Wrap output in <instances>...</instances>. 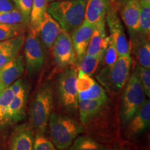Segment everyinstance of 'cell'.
I'll use <instances>...</instances> for the list:
<instances>
[{
  "label": "cell",
  "instance_id": "24",
  "mask_svg": "<svg viewBox=\"0 0 150 150\" xmlns=\"http://www.w3.org/2000/svg\"><path fill=\"white\" fill-rule=\"evenodd\" d=\"M48 0H33L32 8L29 18V27L36 29L47 12Z\"/></svg>",
  "mask_w": 150,
  "mask_h": 150
},
{
  "label": "cell",
  "instance_id": "11",
  "mask_svg": "<svg viewBox=\"0 0 150 150\" xmlns=\"http://www.w3.org/2000/svg\"><path fill=\"white\" fill-rule=\"evenodd\" d=\"M149 125L150 102L149 99H145L124 128L125 136L129 140L136 139L149 128Z\"/></svg>",
  "mask_w": 150,
  "mask_h": 150
},
{
  "label": "cell",
  "instance_id": "16",
  "mask_svg": "<svg viewBox=\"0 0 150 150\" xmlns=\"http://www.w3.org/2000/svg\"><path fill=\"white\" fill-rule=\"evenodd\" d=\"M131 38V51L134 54L138 64L150 69L149 36L138 32Z\"/></svg>",
  "mask_w": 150,
  "mask_h": 150
},
{
  "label": "cell",
  "instance_id": "7",
  "mask_svg": "<svg viewBox=\"0 0 150 150\" xmlns=\"http://www.w3.org/2000/svg\"><path fill=\"white\" fill-rule=\"evenodd\" d=\"M77 70L67 67L59 75L56 83V97L60 106L65 110L76 113L78 110V91L76 86Z\"/></svg>",
  "mask_w": 150,
  "mask_h": 150
},
{
  "label": "cell",
  "instance_id": "36",
  "mask_svg": "<svg viewBox=\"0 0 150 150\" xmlns=\"http://www.w3.org/2000/svg\"><path fill=\"white\" fill-rule=\"evenodd\" d=\"M17 8L13 0H0V12H9Z\"/></svg>",
  "mask_w": 150,
  "mask_h": 150
},
{
  "label": "cell",
  "instance_id": "34",
  "mask_svg": "<svg viewBox=\"0 0 150 150\" xmlns=\"http://www.w3.org/2000/svg\"><path fill=\"white\" fill-rule=\"evenodd\" d=\"M33 150H58L45 134L35 132Z\"/></svg>",
  "mask_w": 150,
  "mask_h": 150
},
{
  "label": "cell",
  "instance_id": "12",
  "mask_svg": "<svg viewBox=\"0 0 150 150\" xmlns=\"http://www.w3.org/2000/svg\"><path fill=\"white\" fill-rule=\"evenodd\" d=\"M94 30V26L83 20L77 29L71 33L73 48L75 53L74 64H76L86 53Z\"/></svg>",
  "mask_w": 150,
  "mask_h": 150
},
{
  "label": "cell",
  "instance_id": "43",
  "mask_svg": "<svg viewBox=\"0 0 150 150\" xmlns=\"http://www.w3.org/2000/svg\"><path fill=\"white\" fill-rule=\"evenodd\" d=\"M0 150H1V149H0Z\"/></svg>",
  "mask_w": 150,
  "mask_h": 150
},
{
  "label": "cell",
  "instance_id": "37",
  "mask_svg": "<svg viewBox=\"0 0 150 150\" xmlns=\"http://www.w3.org/2000/svg\"><path fill=\"white\" fill-rule=\"evenodd\" d=\"M122 0H108V7L117 11H119L122 6Z\"/></svg>",
  "mask_w": 150,
  "mask_h": 150
},
{
  "label": "cell",
  "instance_id": "18",
  "mask_svg": "<svg viewBox=\"0 0 150 150\" xmlns=\"http://www.w3.org/2000/svg\"><path fill=\"white\" fill-rule=\"evenodd\" d=\"M119 11L122 20L129 30L131 36L138 33L140 11L138 0H129L122 6Z\"/></svg>",
  "mask_w": 150,
  "mask_h": 150
},
{
  "label": "cell",
  "instance_id": "6",
  "mask_svg": "<svg viewBox=\"0 0 150 150\" xmlns=\"http://www.w3.org/2000/svg\"><path fill=\"white\" fill-rule=\"evenodd\" d=\"M145 93L135 71L124 87L120 104L121 125L123 129L145 101Z\"/></svg>",
  "mask_w": 150,
  "mask_h": 150
},
{
  "label": "cell",
  "instance_id": "35",
  "mask_svg": "<svg viewBox=\"0 0 150 150\" xmlns=\"http://www.w3.org/2000/svg\"><path fill=\"white\" fill-rule=\"evenodd\" d=\"M13 1L16 3L17 8L21 11L23 16L29 22L30 14H31V8H32L33 0H13Z\"/></svg>",
  "mask_w": 150,
  "mask_h": 150
},
{
  "label": "cell",
  "instance_id": "1",
  "mask_svg": "<svg viewBox=\"0 0 150 150\" xmlns=\"http://www.w3.org/2000/svg\"><path fill=\"white\" fill-rule=\"evenodd\" d=\"M85 0H63L52 1L47 11L59 22L61 29L71 35L84 20Z\"/></svg>",
  "mask_w": 150,
  "mask_h": 150
},
{
  "label": "cell",
  "instance_id": "26",
  "mask_svg": "<svg viewBox=\"0 0 150 150\" xmlns=\"http://www.w3.org/2000/svg\"><path fill=\"white\" fill-rule=\"evenodd\" d=\"M79 101L83 100H106L108 99L106 90L97 82L88 91L78 93Z\"/></svg>",
  "mask_w": 150,
  "mask_h": 150
},
{
  "label": "cell",
  "instance_id": "10",
  "mask_svg": "<svg viewBox=\"0 0 150 150\" xmlns=\"http://www.w3.org/2000/svg\"><path fill=\"white\" fill-rule=\"evenodd\" d=\"M118 11L108 6L105 20L107 22L110 31V36L115 45L118 56L130 55L131 48L122 24L118 16Z\"/></svg>",
  "mask_w": 150,
  "mask_h": 150
},
{
  "label": "cell",
  "instance_id": "32",
  "mask_svg": "<svg viewBox=\"0 0 150 150\" xmlns=\"http://www.w3.org/2000/svg\"><path fill=\"white\" fill-rule=\"evenodd\" d=\"M117 58L118 54L117 50H116L113 41L109 35V42H108V45L104 52V56H103L102 64H103L104 66H111L115 63Z\"/></svg>",
  "mask_w": 150,
  "mask_h": 150
},
{
  "label": "cell",
  "instance_id": "29",
  "mask_svg": "<svg viewBox=\"0 0 150 150\" xmlns=\"http://www.w3.org/2000/svg\"><path fill=\"white\" fill-rule=\"evenodd\" d=\"M138 32L149 36L150 34V6H140Z\"/></svg>",
  "mask_w": 150,
  "mask_h": 150
},
{
  "label": "cell",
  "instance_id": "30",
  "mask_svg": "<svg viewBox=\"0 0 150 150\" xmlns=\"http://www.w3.org/2000/svg\"><path fill=\"white\" fill-rule=\"evenodd\" d=\"M137 76L139 79L141 85L145 91V95L148 98L150 97V70L148 68L140 66L137 64L135 69Z\"/></svg>",
  "mask_w": 150,
  "mask_h": 150
},
{
  "label": "cell",
  "instance_id": "15",
  "mask_svg": "<svg viewBox=\"0 0 150 150\" xmlns=\"http://www.w3.org/2000/svg\"><path fill=\"white\" fill-rule=\"evenodd\" d=\"M24 65L23 56L18 55L0 68V92L21 76L24 70Z\"/></svg>",
  "mask_w": 150,
  "mask_h": 150
},
{
  "label": "cell",
  "instance_id": "41",
  "mask_svg": "<svg viewBox=\"0 0 150 150\" xmlns=\"http://www.w3.org/2000/svg\"><path fill=\"white\" fill-rule=\"evenodd\" d=\"M110 150H123V149H110Z\"/></svg>",
  "mask_w": 150,
  "mask_h": 150
},
{
  "label": "cell",
  "instance_id": "28",
  "mask_svg": "<svg viewBox=\"0 0 150 150\" xmlns=\"http://www.w3.org/2000/svg\"><path fill=\"white\" fill-rule=\"evenodd\" d=\"M25 25L0 24V41L8 40L25 33Z\"/></svg>",
  "mask_w": 150,
  "mask_h": 150
},
{
  "label": "cell",
  "instance_id": "33",
  "mask_svg": "<svg viewBox=\"0 0 150 150\" xmlns=\"http://www.w3.org/2000/svg\"><path fill=\"white\" fill-rule=\"evenodd\" d=\"M14 95L11 91L10 86L6 88L0 92V122L3 121L9 104Z\"/></svg>",
  "mask_w": 150,
  "mask_h": 150
},
{
  "label": "cell",
  "instance_id": "8",
  "mask_svg": "<svg viewBox=\"0 0 150 150\" xmlns=\"http://www.w3.org/2000/svg\"><path fill=\"white\" fill-rule=\"evenodd\" d=\"M24 56L28 74L34 76L44 65L45 54L37 30L29 27L24 40Z\"/></svg>",
  "mask_w": 150,
  "mask_h": 150
},
{
  "label": "cell",
  "instance_id": "23",
  "mask_svg": "<svg viewBox=\"0 0 150 150\" xmlns=\"http://www.w3.org/2000/svg\"><path fill=\"white\" fill-rule=\"evenodd\" d=\"M69 150H107V149L92 136H81L74 140Z\"/></svg>",
  "mask_w": 150,
  "mask_h": 150
},
{
  "label": "cell",
  "instance_id": "21",
  "mask_svg": "<svg viewBox=\"0 0 150 150\" xmlns=\"http://www.w3.org/2000/svg\"><path fill=\"white\" fill-rule=\"evenodd\" d=\"M27 99L26 87L20 93L15 95L9 104L6 112L4 120L7 122H18L24 117V109Z\"/></svg>",
  "mask_w": 150,
  "mask_h": 150
},
{
  "label": "cell",
  "instance_id": "39",
  "mask_svg": "<svg viewBox=\"0 0 150 150\" xmlns=\"http://www.w3.org/2000/svg\"><path fill=\"white\" fill-rule=\"evenodd\" d=\"M63 1V0H48L50 2H52V1Z\"/></svg>",
  "mask_w": 150,
  "mask_h": 150
},
{
  "label": "cell",
  "instance_id": "38",
  "mask_svg": "<svg viewBox=\"0 0 150 150\" xmlns=\"http://www.w3.org/2000/svg\"><path fill=\"white\" fill-rule=\"evenodd\" d=\"M140 6H150V0H138Z\"/></svg>",
  "mask_w": 150,
  "mask_h": 150
},
{
  "label": "cell",
  "instance_id": "22",
  "mask_svg": "<svg viewBox=\"0 0 150 150\" xmlns=\"http://www.w3.org/2000/svg\"><path fill=\"white\" fill-rule=\"evenodd\" d=\"M108 99L106 100L79 101L78 110L79 112L80 120L81 124H83L89 118H91L99 110L102 109L103 106L108 101Z\"/></svg>",
  "mask_w": 150,
  "mask_h": 150
},
{
  "label": "cell",
  "instance_id": "25",
  "mask_svg": "<svg viewBox=\"0 0 150 150\" xmlns=\"http://www.w3.org/2000/svg\"><path fill=\"white\" fill-rule=\"evenodd\" d=\"M102 63V60L99 58L86 54L76 63L78 65L77 70L92 76L97 72Z\"/></svg>",
  "mask_w": 150,
  "mask_h": 150
},
{
  "label": "cell",
  "instance_id": "5",
  "mask_svg": "<svg viewBox=\"0 0 150 150\" xmlns=\"http://www.w3.org/2000/svg\"><path fill=\"white\" fill-rule=\"evenodd\" d=\"M53 106V89L49 83L41 86L33 99L30 110L31 124L35 132L45 134Z\"/></svg>",
  "mask_w": 150,
  "mask_h": 150
},
{
  "label": "cell",
  "instance_id": "42",
  "mask_svg": "<svg viewBox=\"0 0 150 150\" xmlns=\"http://www.w3.org/2000/svg\"><path fill=\"white\" fill-rule=\"evenodd\" d=\"M85 1H87V0H85Z\"/></svg>",
  "mask_w": 150,
  "mask_h": 150
},
{
  "label": "cell",
  "instance_id": "17",
  "mask_svg": "<svg viewBox=\"0 0 150 150\" xmlns=\"http://www.w3.org/2000/svg\"><path fill=\"white\" fill-rule=\"evenodd\" d=\"M108 42L109 36L106 34L105 22H102L94 27L93 34L86 54L96 56L103 60V56Z\"/></svg>",
  "mask_w": 150,
  "mask_h": 150
},
{
  "label": "cell",
  "instance_id": "20",
  "mask_svg": "<svg viewBox=\"0 0 150 150\" xmlns=\"http://www.w3.org/2000/svg\"><path fill=\"white\" fill-rule=\"evenodd\" d=\"M24 34L0 41V68L18 56L19 52L24 45Z\"/></svg>",
  "mask_w": 150,
  "mask_h": 150
},
{
  "label": "cell",
  "instance_id": "27",
  "mask_svg": "<svg viewBox=\"0 0 150 150\" xmlns=\"http://www.w3.org/2000/svg\"><path fill=\"white\" fill-rule=\"evenodd\" d=\"M29 23V20L26 19L18 8L9 12H0V24H22L26 26Z\"/></svg>",
  "mask_w": 150,
  "mask_h": 150
},
{
  "label": "cell",
  "instance_id": "19",
  "mask_svg": "<svg viewBox=\"0 0 150 150\" xmlns=\"http://www.w3.org/2000/svg\"><path fill=\"white\" fill-rule=\"evenodd\" d=\"M108 0H87L86 4L84 20L95 27L105 22Z\"/></svg>",
  "mask_w": 150,
  "mask_h": 150
},
{
  "label": "cell",
  "instance_id": "2",
  "mask_svg": "<svg viewBox=\"0 0 150 150\" xmlns=\"http://www.w3.org/2000/svg\"><path fill=\"white\" fill-rule=\"evenodd\" d=\"M51 141L58 150H67L72 142L84 132L82 124L69 116L52 113L49 120Z\"/></svg>",
  "mask_w": 150,
  "mask_h": 150
},
{
  "label": "cell",
  "instance_id": "14",
  "mask_svg": "<svg viewBox=\"0 0 150 150\" xmlns=\"http://www.w3.org/2000/svg\"><path fill=\"white\" fill-rule=\"evenodd\" d=\"M34 129L31 123L17 127L11 136L10 150H33Z\"/></svg>",
  "mask_w": 150,
  "mask_h": 150
},
{
  "label": "cell",
  "instance_id": "13",
  "mask_svg": "<svg viewBox=\"0 0 150 150\" xmlns=\"http://www.w3.org/2000/svg\"><path fill=\"white\" fill-rule=\"evenodd\" d=\"M63 31L61 26L47 11L37 28V32L42 45L51 50L54 41Z\"/></svg>",
  "mask_w": 150,
  "mask_h": 150
},
{
  "label": "cell",
  "instance_id": "31",
  "mask_svg": "<svg viewBox=\"0 0 150 150\" xmlns=\"http://www.w3.org/2000/svg\"><path fill=\"white\" fill-rule=\"evenodd\" d=\"M95 81L92 78V76L82 72L81 71L77 70V77L76 80V86L78 93H83L91 89Z\"/></svg>",
  "mask_w": 150,
  "mask_h": 150
},
{
  "label": "cell",
  "instance_id": "3",
  "mask_svg": "<svg viewBox=\"0 0 150 150\" xmlns=\"http://www.w3.org/2000/svg\"><path fill=\"white\" fill-rule=\"evenodd\" d=\"M109 99L100 110L82 124L95 139L99 141H110L114 138L118 129L116 112L110 104Z\"/></svg>",
  "mask_w": 150,
  "mask_h": 150
},
{
  "label": "cell",
  "instance_id": "40",
  "mask_svg": "<svg viewBox=\"0 0 150 150\" xmlns=\"http://www.w3.org/2000/svg\"><path fill=\"white\" fill-rule=\"evenodd\" d=\"M129 1V0H122V6L124 4L126 3L127 1Z\"/></svg>",
  "mask_w": 150,
  "mask_h": 150
},
{
  "label": "cell",
  "instance_id": "4",
  "mask_svg": "<svg viewBox=\"0 0 150 150\" xmlns=\"http://www.w3.org/2000/svg\"><path fill=\"white\" fill-rule=\"evenodd\" d=\"M132 59L130 55L118 56L111 66H104L96 79L105 90L111 94L118 93L124 88L130 76Z\"/></svg>",
  "mask_w": 150,
  "mask_h": 150
},
{
  "label": "cell",
  "instance_id": "9",
  "mask_svg": "<svg viewBox=\"0 0 150 150\" xmlns=\"http://www.w3.org/2000/svg\"><path fill=\"white\" fill-rule=\"evenodd\" d=\"M51 50L54 62L59 69L65 70L74 64L76 57L69 33L62 31L56 38Z\"/></svg>",
  "mask_w": 150,
  "mask_h": 150
}]
</instances>
